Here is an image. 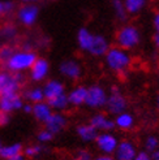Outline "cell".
Here are the masks:
<instances>
[{
    "label": "cell",
    "mask_w": 159,
    "mask_h": 160,
    "mask_svg": "<svg viewBox=\"0 0 159 160\" xmlns=\"http://www.w3.org/2000/svg\"><path fill=\"white\" fill-rule=\"evenodd\" d=\"M94 154L89 148H78L73 154L72 160H93Z\"/></svg>",
    "instance_id": "cell-33"
},
{
    "label": "cell",
    "mask_w": 159,
    "mask_h": 160,
    "mask_svg": "<svg viewBox=\"0 0 159 160\" xmlns=\"http://www.w3.org/2000/svg\"><path fill=\"white\" fill-rule=\"evenodd\" d=\"M93 38H94V33L87 29V28H80L78 31H77V35H76V41H77V46L78 48L81 50L82 52H86L89 51L90 46H91V42H93Z\"/></svg>",
    "instance_id": "cell-21"
},
{
    "label": "cell",
    "mask_w": 159,
    "mask_h": 160,
    "mask_svg": "<svg viewBox=\"0 0 159 160\" xmlns=\"http://www.w3.org/2000/svg\"><path fill=\"white\" fill-rule=\"evenodd\" d=\"M59 73L68 81L77 82L84 74L81 62L76 59H65L59 64Z\"/></svg>",
    "instance_id": "cell-9"
},
{
    "label": "cell",
    "mask_w": 159,
    "mask_h": 160,
    "mask_svg": "<svg viewBox=\"0 0 159 160\" xmlns=\"http://www.w3.org/2000/svg\"><path fill=\"white\" fill-rule=\"evenodd\" d=\"M20 2L22 3V4H26V3H38L39 2V0H20Z\"/></svg>",
    "instance_id": "cell-42"
},
{
    "label": "cell",
    "mask_w": 159,
    "mask_h": 160,
    "mask_svg": "<svg viewBox=\"0 0 159 160\" xmlns=\"http://www.w3.org/2000/svg\"><path fill=\"white\" fill-rule=\"evenodd\" d=\"M47 151H49V147L43 143H30L28 146H23V151L22 154L26 156V159H38L42 155H44Z\"/></svg>",
    "instance_id": "cell-23"
},
{
    "label": "cell",
    "mask_w": 159,
    "mask_h": 160,
    "mask_svg": "<svg viewBox=\"0 0 159 160\" xmlns=\"http://www.w3.org/2000/svg\"><path fill=\"white\" fill-rule=\"evenodd\" d=\"M22 151H23V145L21 142H13V143H9V145H3L2 148H0V160H5L16 155H20L22 154Z\"/></svg>",
    "instance_id": "cell-24"
},
{
    "label": "cell",
    "mask_w": 159,
    "mask_h": 160,
    "mask_svg": "<svg viewBox=\"0 0 159 160\" xmlns=\"http://www.w3.org/2000/svg\"><path fill=\"white\" fill-rule=\"evenodd\" d=\"M47 103L50 104V107L52 108V111H58V112H64L67 111L70 106H69V102H68V97H67V92L65 94H61L59 97L50 99V100H46Z\"/></svg>",
    "instance_id": "cell-28"
},
{
    "label": "cell",
    "mask_w": 159,
    "mask_h": 160,
    "mask_svg": "<svg viewBox=\"0 0 159 160\" xmlns=\"http://www.w3.org/2000/svg\"><path fill=\"white\" fill-rule=\"evenodd\" d=\"M5 160H28L26 156L23 155V154H20V155H16L13 158H9V159H5Z\"/></svg>",
    "instance_id": "cell-41"
},
{
    "label": "cell",
    "mask_w": 159,
    "mask_h": 160,
    "mask_svg": "<svg viewBox=\"0 0 159 160\" xmlns=\"http://www.w3.org/2000/svg\"><path fill=\"white\" fill-rule=\"evenodd\" d=\"M42 90L44 94V100H50L59 97L61 94H65L67 92V86L65 83L60 81L58 78H51V79H46L43 86H42Z\"/></svg>",
    "instance_id": "cell-14"
},
{
    "label": "cell",
    "mask_w": 159,
    "mask_h": 160,
    "mask_svg": "<svg viewBox=\"0 0 159 160\" xmlns=\"http://www.w3.org/2000/svg\"><path fill=\"white\" fill-rule=\"evenodd\" d=\"M138 151L137 143L129 139V138H124V139H119L117 147L114 152V158L116 160H133Z\"/></svg>",
    "instance_id": "cell-11"
},
{
    "label": "cell",
    "mask_w": 159,
    "mask_h": 160,
    "mask_svg": "<svg viewBox=\"0 0 159 160\" xmlns=\"http://www.w3.org/2000/svg\"><path fill=\"white\" fill-rule=\"evenodd\" d=\"M133 160H151V159H150V152H147L146 150H138Z\"/></svg>",
    "instance_id": "cell-35"
},
{
    "label": "cell",
    "mask_w": 159,
    "mask_h": 160,
    "mask_svg": "<svg viewBox=\"0 0 159 160\" xmlns=\"http://www.w3.org/2000/svg\"><path fill=\"white\" fill-rule=\"evenodd\" d=\"M25 83L26 77L23 73H12L7 69L0 70V97L21 92Z\"/></svg>",
    "instance_id": "cell-4"
},
{
    "label": "cell",
    "mask_w": 159,
    "mask_h": 160,
    "mask_svg": "<svg viewBox=\"0 0 159 160\" xmlns=\"http://www.w3.org/2000/svg\"><path fill=\"white\" fill-rule=\"evenodd\" d=\"M106 68L114 74L124 76L129 72L133 58L131 55V51H126L124 48H120L117 46H111L106 55L103 56Z\"/></svg>",
    "instance_id": "cell-1"
},
{
    "label": "cell",
    "mask_w": 159,
    "mask_h": 160,
    "mask_svg": "<svg viewBox=\"0 0 159 160\" xmlns=\"http://www.w3.org/2000/svg\"><path fill=\"white\" fill-rule=\"evenodd\" d=\"M114 122L115 129H119L121 132H131L136 126V116L126 109L121 113L114 116Z\"/></svg>",
    "instance_id": "cell-17"
},
{
    "label": "cell",
    "mask_w": 159,
    "mask_h": 160,
    "mask_svg": "<svg viewBox=\"0 0 159 160\" xmlns=\"http://www.w3.org/2000/svg\"><path fill=\"white\" fill-rule=\"evenodd\" d=\"M111 7H112L115 18L119 22L125 23L126 21H128L129 14H128V12H126V9H125L123 0H111Z\"/></svg>",
    "instance_id": "cell-27"
},
{
    "label": "cell",
    "mask_w": 159,
    "mask_h": 160,
    "mask_svg": "<svg viewBox=\"0 0 159 160\" xmlns=\"http://www.w3.org/2000/svg\"><path fill=\"white\" fill-rule=\"evenodd\" d=\"M93 143L99 154L114 155L119 143V137L114 132H99Z\"/></svg>",
    "instance_id": "cell-8"
},
{
    "label": "cell",
    "mask_w": 159,
    "mask_h": 160,
    "mask_svg": "<svg viewBox=\"0 0 159 160\" xmlns=\"http://www.w3.org/2000/svg\"><path fill=\"white\" fill-rule=\"evenodd\" d=\"M93 160H116L114 155H105V154H99L97 156H94Z\"/></svg>",
    "instance_id": "cell-38"
},
{
    "label": "cell",
    "mask_w": 159,
    "mask_h": 160,
    "mask_svg": "<svg viewBox=\"0 0 159 160\" xmlns=\"http://www.w3.org/2000/svg\"><path fill=\"white\" fill-rule=\"evenodd\" d=\"M21 97L23 98L25 102H29V103H31V104L44 100V94H43V90H42V86L28 87V89H25L22 91Z\"/></svg>",
    "instance_id": "cell-22"
},
{
    "label": "cell",
    "mask_w": 159,
    "mask_h": 160,
    "mask_svg": "<svg viewBox=\"0 0 159 160\" xmlns=\"http://www.w3.org/2000/svg\"><path fill=\"white\" fill-rule=\"evenodd\" d=\"M17 7H16V3L12 2V0H7V2H2L0 0V17L2 16H8V14H12Z\"/></svg>",
    "instance_id": "cell-32"
},
{
    "label": "cell",
    "mask_w": 159,
    "mask_h": 160,
    "mask_svg": "<svg viewBox=\"0 0 159 160\" xmlns=\"http://www.w3.org/2000/svg\"><path fill=\"white\" fill-rule=\"evenodd\" d=\"M39 7L35 3H26L22 4L16 9V18L18 23L25 28L34 26L39 18Z\"/></svg>",
    "instance_id": "cell-7"
},
{
    "label": "cell",
    "mask_w": 159,
    "mask_h": 160,
    "mask_svg": "<svg viewBox=\"0 0 159 160\" xmlns=\"http://www.w3.org/2000/svg\"><path fill=\"white\" fill-rule=\"evenodd\" d=\"M98 130L87 121V122H82V124H78L76 126V134L77 137L81 139L84 143H93L95 137L98 135Z\"/></svg>",
    "instance_id": "cell-19"
},
{
    "label": "cell",
    "mask_w": 159,
    "mask_h": 160,
    "mask_svg": "<svg viewBox=\"0 0 159 160\" xmlns=\"http://www.w3.org/2000/svg\"><path fill=\"white\" fill-rule=\"evenodd\" d=\"M31 109H33V104L29 102H23V106L21 108V111L23 112V113H26V115H31Z\"/></svg>",
    "instance_id": "cell-37"
},
{
    "label": "cell",
    "mask_w": 159,
    "mask_h": 160,
    "mask_svg": "<svg viewBox=\"0 0 159 160\" xmlns=\"http://www.w3.org/2000/svg\"><path fill=\"white\" fill-rule=\"evenodd\" d=\"M68 117L64 112H58V111H54L50 115V117L44 121V128L47 130H50L52 134L58 135L61 132L65 130V128L68 126Z\"/></svg>",
    "instance_id": "cell-12"
},
{
    "label": "cell",
    "mask_w": 159,
    "mask_h": 160,
    "mask_svg": "<svg viewBox=\"0 0 159 160\" xmlns=\"http://www.w3.org/2000/svg\"><path fill=\"white\" fill-rule=\"evenodd\" d=\"M150 159L151 160H159V148H156V150L150 152Z\"/></svg>",
    "instance_id": "cell-39"
},
{
    "label": "cell",
    "mask_w": 159,
    "mask_h": 160,
    "mask_svg": "<svg viewBox=\"0 0 159 160\" xmlns=\"http://www.w3.org/2000/svg\"><path fill=\"white\" fill-rule=\"evenodd\" d=\"M153 42H154V46H155V48L159 51V34L155 33L154 37H153Z\"/></svg>",
    "instance_id": "cell-40"
},
{
    "label": "cell",
    "mask_w": 159,
    "mask_h": 160,
    "mask_svg": "<svg viewBox=\"0 0 159 160\" xmlns=\"http://www.w3.org/2000/svg\"><path fill=\"white\" fill-rule=\"evenodd\" d=\"M23 98L21 97V92L12 94V95H3L0 97V111L5 113H13L16 111H20L23 106Z\"/></svg>",
    "instance_id": "cell-15"
},
{
    "label": "cell",
    "mask_w": 159,
    "mask_h": 160,
    "mask_svg": "<svg viewBox=\"0 0 159 160\" xmlns=\"http://www.w3.org/2000/svg\"><path fill=\"white\" fill-rule=\"evenodd\" d=\"M86 91H87V86L86 85H76L72 87L68 92V102L70 107L80 108L85 104V99H86Z\"/></svg>",
    "instance_id": "cell-18"
},
{
    "label": "cell",
    "mask_w": 159,
    "mask_h": 160,
    "mask_svg": "<svg viewBox=\"0 0 159 160\" xmlns=\"http://www.w3.org/2000/svg\"><path fill=\"white\" fill-rule=\"evenodd\" d=\"M123 3L129 16H138L147 7L149 0H123Z\"/></svg>",
    "instance_id": "cell-26"
},
{
    "label": "cell",
    "mask_w": 159,
    "mask_h": 160,
    "mask_svg": "<svg viewBox=\"0 0 159 160\" xmlns=\"http://www.w3.org/2000/svg\"><path fill=\"white\" fill-rule=\"evenodd\" d=\"M107 91H108L107 100H106V106L103 109L110 116H116L128 109V99H126L125 94L117 85H112Z\"/></svg>",
    "instance_id": "cell-5"
},
{
    "label": "cell",
    "mask_w": 159,
    "mask_h": 160,
    "mask_svg": "<svg viewBox=\"0 0 159 160\" xmlns=\"http://www.w3.org/2000/svg\"><path fill=\"white\" fill-rule=\"evenodd\" d=\"M156 148H159V137L156 134H147L144 139V150L151 152Z\"/></svg>",
    "instance_id": "cell-29"
},
{
    "label": "cell",
    "mask_w": 159,
    "mask_h": 160,
    "mask_svg": "<svg viewBox=\"0 0 159 160\" xmlns=\"http://www.w3.org/2000/svg\"><path fill=\"white\" fill-rule=\"evenodd\" d=\"M142 34L140 29L133 25V23H123V25L116 30L114 42L115 46L124 48L126 51H133L141 44Z\"/></svg>",
    "instance_id": "cell-2"
},
{
    "label": "cell",
    "mask_w": 159,
    "mask_h": 160,
    "mask_svg": "<svg viewBox=\"0 0 159 160\" xmlns=\"http://www.w3.org/2000/svg\"><path fill=\"white\" fill-rule=\"evenodd\" d=\"M9 122H11V115L5 113V112H3V111H0V128L7 126Z\"/></svg>",
    "instance_id": "cell-34"
},
{
    "label": "cell",
    "mask_w": 159,
    "mask_h": 160,
    "mask_svg": "<svg viewBox=\"0 0 159 160\" xmlns=\"http://www.w3.org/2000/svg\"><path fill=\"white\" fill-rule=\"evenodd\" d=\"M107 89L102 83H91L87 86L86 91V99H85V107L91 111H100L105 108L106 100H107Z\"/></svg>",
    "instance_id": "cell-6"
},
{
    "label": "cell",
    "mask_w": 159,
    "mask_h": 160,
    "mask_svg": "<svg viewBox=\"0 0 159 160\" xmlns=\"http://www.w3.org/2000/svg\"><path fill=\"white\" fill-rule=\"evenodd\" d=\"M50 69H51L50 61L46 58L38 56L37 60L34 61V64L29 69V79L34 83L44 82L50 74Z\"/></svg>",
    "instance_id": "cell-10"
},
{
    "label": "cell",
    "mask_w": 159,
    "mask_h": 160,
    "mask_svg": "<svg viewBox=\"0 0 159 160\" xmlns=\"http://www.w3.org/2000/svg\"><path fill=\"white\" fill-rule=\"evenodd\" d=\"M155 103H156V108H158V111H159V94L156 95V100H155Z\"/></svg>",
    "instance_id": "cell-43"
},
{
    "label": "cell",
    "mask_w": 159,
    "mask_h": 160,
    "mask_svg": "<svg viewBox=\"0 0 159 160\" xmlns=\"http://www.w3.org/2000/svg\"><path fill=\"white\" fill-rule=\"evenodd\" d=\"M153 26H154L155 33L159 34V11H156V12L154 13V17H153Z\"/></svg>",
    "instance_id": "cell-36"
},
{
    "label": "cell",
    "mask_w": 159,
    "mask_h": 160,
    "mask_svg": "<svg viewBox=\"0 0 159 160\" xmlns=\"http://www.w3.org/2000/svg\"><path fill=\"white\" fill-rule=\"evenodd\" d=\"M14 47L11 43H2L0 46V65L4 67L7 60L11 58V55L14 52Z\"/></svg>",
    "instance_id": "cell-30"
},
{
    "label": "cell",
    "mask_w": 159,
    "mask_h": 160,
    "mask_svg": "<svg viewBox=\"0 0 159 160\" xmlns=\"http://www.w3.org/2000/svg\"><path fill=\"white\" fill-rule=\"evenodd\" d=\"M37 58L38 53L34 50H14L3 68L12 73H25V72H29Z\"/></svg>",
    "instance_id": "cell-3"
},
{
    "label": "cell",
    "mask_w": 159,
    "mask_h": 160,
    "mask_svg": "<svg viewBox=\"0 0 159 160\" xmlns=\"http://www.w3.org/2000/svg\"><path fill=\"white\" fill-rule=\"evenodd\" d=\"M52 108L50 107V104L46 100L39 102V103H34L33 104V109H31V115L35 118V121L44 124V121L50 117V115L52 113Z\"/></svg>",
    "instance_id": "cell-20"
},
{
    "label": "cell",
    "mask_w": 159,
    "mask_h": 160,
    "mask_svg": "<svg viewBox=\"0 0 159 160\" xmlns=\"http://www.w3.org/2000/svg\"><path fill=\"white\" fill-rule=\"evenodd\" d=\"M37 142L39 143H43V145H47V143H50L54 141L55 138V134H52L50 130H47L46 128H43V129H41L38 133H37Z\"/></svg>",
    "instance_id": "cell-31"
},
{
    "label": "cell",
    "mask_w": 159,
    "mask_h": 160,
    "mask_svg": "<svg viewBox=\"0 0 159 160\" xmlns=\"http://www.w3.org/2000/svg\"><path fill=\"white\" fill-rule=\"evenodd\" d=\"M17 26L13 25V23L5 22L4 25L0 26V41H2V43H11L17 38Z\"/></svg>",
    "instance_id": "cell-25"
},
{
    "label": "cell",
    "mask_w": 159,
    "mask_h": 160,
    "mask_svg": "<svg viewBox=\"0 0 159 160\" xmlns=\"http://www.w3.org/2000/svg\"><path fill=\"white\" fill-rule=\"evenodd\" d=\"M110 47H111V42L106 35L94 33L93 42H91V46H90L89 51H87V53L93 56V58H103Z\"/></svg>",
    "instance_id": "cell-16"
},
{
    "label": "cell",
    "mask_w": 159,
    "mask_h": 160,
    "mask_svg": "<svg viewBox=\"0 0 159 160\" xmlns=\"http://www.w3.org/2000/svg\"><path fill=\"white\" fill-rule=\"evenodd\" d=\"M2 146H3V142H2V139H0V148H2Z\"/></svg>",
    "instance_id": "cell-44"
},
{
    "label": "cell",
    "mask_w": 159,
    "mask_h": 160,
    "mask_svg": "<svg viewBox=\"0 0 159 160\" xmlns=\"http://www.w3.org/2000/svg\"><path fill=\"white\" fill-rule=\"evenodd\" d=\"M89 122L97 129L98 132H114L115 130V122L114 118L111 117L107 112L95 111L89 118Z\"/></svg>",
    "instance_id": "cell-13"
}]
</instances>
